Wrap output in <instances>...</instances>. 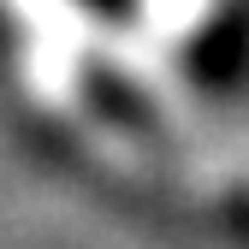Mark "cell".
<instances>
[{
  "label": "cell",
  "mask_w": 249,
  "mask_h": 249,
  "mask_svg": "<svg viewBox=\"0 0 249 249\" xmlns=\"http://www.w3.org/2000/svg\"><path fill=\"white\" fill-rule=\"evenodd\" d=\"M95 6H119V0H95Z\"/></svg>",
  "instance_id": "obj_1"
}]
</instances>
